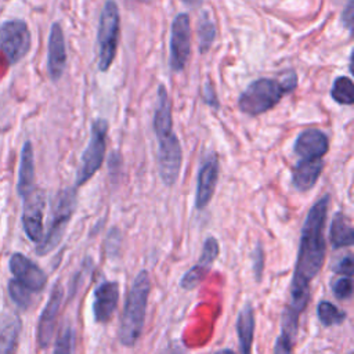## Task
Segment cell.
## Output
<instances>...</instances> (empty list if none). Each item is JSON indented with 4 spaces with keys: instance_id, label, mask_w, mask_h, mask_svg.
<instances>
[{
    "instance_id": "6da1fadb",
    "label": "cell",
    "mask_w": 354,
    "mask_h": 354,
    "mask_svg": "<svg viewBox=\"0 0 354 354\" xmlns=\"http://www.w3.org/2000/svg\"><path fill=\"white\" fill-rule=\"evenodd\" d=\"M329 206V195L321 196L307 212L304 218L297 259L295 264V271L290 282L289 301L283 313L300 318L301 313L307 307L310 299V283L321 271L325 254V223Z\"/></svg>"
},
{
    "instance_id": "7a4b0ae2",
    "label": "cell",
    "mask_w": 354,
    "mask_h": 354,
    "mask_svg": "<svg viewBox=\"0 0 354 354\" xmlns=\"http://www.w3.org/2000/svg\"><path fill=\"white\" fill-rule=\"evenodd\" d=\"M297 86V75L293 71L285 72L279 79L260 77L253 80L239 95V109L250 116H259L272 109L285 94L292 93Z\"/></svg>"
},
{
    "instance_id": "3957f363",
    "label": "cell",
    "mask_w": 354,
    "mask_h": 354,
    "mask_svg": "<svg viewBox=\"0 0 354 354\" xmlns=\"http://www.w3.org/2000/svg\"><path fill=\"white\" fill-rule=\"evenodd\" d=\"M149 292H151L149 274L147 270H141L134 277V281L127 293L124 308L120 317L119 342L126 347L134 346L141 336Z\"/></svg>"
},
{
    "instance_id": "277c9868",
    "label": "cell",
    "mask_w": 354,
    "mask_h": 354,
    "mask_svg": "<svg viewBox=\"0 0 354 354\" xmlns=\"http://www.w3.org/2000/svg\"><path fill=\"white\" fill-rule=\"evenodd\" d=\"M75 209H76V188L68 187L59 191L53 205L48 230L43 235L41 241L37 243V248H36L37 254L44 256L58 246L72 218Z\"/></svg>"
},
{
    "instance_id": "5b68a950",
    "label": "cell",
    "mask_w": 354,
    "mask_h": 354,
    "mask_svg": "<svg viewBox=\"0 0 354 354\" xmlns=\"http://www.w3.org/2000/svg\"><path fill=\"white\" fill-rule=\"evenodd\" d=\"M119 7L115 0H106L98 22L97 43H98V69L106 72L116 55L119 39Z\"/></svg>"
},
{
    "instance_id": "8992f818",
    "label": "cell",
    "mask_w": 354,
    "mask_h": 354,
    "mask_svg": "<svg viewBox=\"0 0 354 354\" xmlns=\"http://www.w3.org/2000/svg\"><path fill=\"white\" fill-rule=\"evenodd\" d=\"M108 133V122L105 119H95L91 124L88 144L82 153V162L76 174V187L87 183L101 167L105 158V138Z\"/></svg>"
},
{
    "instance_id": "52a82bcc",
    "label": "cell",
    "mask_w": 354,
    "mask_h": 354,
    "mask_svg": "<svg viewBox=\"0 0 354 354\" xmlns=\"http://www.w3.org/2000/svg\"><path fill=\"white\" fill-rule=\"evenodd\" d=\"M30 46V30L24 19H8L0 25V50L10 65L18 64Z\"/></svg>"
},
{
    "instance_id": "ba28073f",
    "label": "cell",
    "mask_w": 354,
    "mask_h": 354,
    "mask_svg": "<svg viewBox=\"0 0 354 354\" xmlns=\"http://www.w3.org/2000/svg\"><path fill=\"white\" fill-rule=\"evenodd\" d=\"M159 149H158V167L162 181L171 187L180 174L183 165V149L181 144L174 134L173 129L156 134Z\"/></svg>"
},
{
    "instance_id": "9c48e42d",
    "label": "cell",
    "mask_w": 354,
    "mask_h": 354,
    "mask_svg": "<svg viewBox=\"0 0 354 354\" xmlns=\"http://www.w3.org/2000/svg\"><path fill=\"white\" fill-rule=\"evenodd\" d=\"M191 53V25L189 15L180 12L174 17L170 32L169 66L173 72H181Z\"/></svg>"
},
{
    "instance_id": "30bf717a",
    "label": "cell",
    "mask_w": 354,
    "mask_h": 354,
    "mask_svg": "<svg viewBox=\"0 0 354 354\" xmlns=\"http://www.w3.org/2000/svg\"><path fill=\"white\" fill-rule=\"evenodd\" d=\"M22 201H24V210H22L24 231L32 242L39 243L44 235L43 216H44V207H46V195L41 189L35 188Z\"/></svg>"
},
{
    "instance_id": "8fae6325",
    "label": "cell",
    "mask_w": 354,
    "mask_h": 354,
    "mask_svg": "<svg viewBox=\"0 0 354 354\" xmlns=\"http://www.w3.org/2000/svg\"><path fill=\"white\" fill-rule=\"evenodd\" d=\"M62 299H64V288L59 282H57L53 286L50 297L39 317L36 337L40 348H47L53 340Z\"/></svg>"
},
{
    "instance_id": "7c38bea8",
    "label": "cell",
    "mask_w": 354,
    "mask_h": 354,
    "mask_svg": "<svg viewBox=\"0 0 354 354\" xmlns=\"http://www.w3.org/2000/svg\"><path fill=\"white\" fill-rule=\"evenodd\" d=\"M8 267L11 274L14 275V279L22 283L32 293L43 290V288L47 283L46 272L29 257H26L19 252L11 254Z\"/></svg>"
},
{
    "instance_id": "4fadbf2b",
    "label": "cell",
    "mask_w": 354,
    "mask_h": 354,
    "mask_svg": "<svg viewBox=\"0 0 354 354\" xmlns=\"http://www.w3.org/2000/svg\"><path fill=\"white\" fill-rule=\"evenodd\" d=\"M218 252H220V248H218L217 239L214 236L206 238V241L203 242V246H202L199 260L195 263V266L192 268H189L183 275V278L180 281V286L185 290L195 289L212 270V266H213L214 260L217 259Z\"/></svg>"
},
{
    "instance_id": "5bb4252c",
    "label": "cell",
    "mask_w": 354,
    "mask_h": 354,
    "mask_svg": "<svg viewBox=\"0 0 354 354\" xmlns=\"http://www.w3.org/2000/svg\"><path fill=\"white\" fill-rule=\"evenodd\" d=\"M218 158L216 153H210L202 163L198 171V184L195 194V206L196 209H205L213 198L217 180H218Z\"/></svg>"
},
{
    "instance_id": "9a60e30c",
    "label": "cell",
    "mask_w": 354,
    "mask_h": 354,
    "mask_svg": "<svg viewBox=\"0 0 354 354\" xmlns=\"http://www.w3.org/2000/svg\"><path fill=\"white\" fill-rule=\"evenodd\" d=\"M119 303V285L115 281H104L94 289L93 315L98 324H106L115 314Z\"/></svg>"
},
{
    "instance_id": "2e32d148",
    "label": "cell",
    "mask_w": 354,
    "mask_h": 354,
    "mask_svg": "<svg viewBox=\"0 0 354 354\" xmlns=\"http://www.w3.org/2000/svg\"><path fill=\"white\" fill-rule=\"evenodd\" d=\"M47 48V72L53 82H58L66 65L65 37L64 30L58 22H54L51 25Z\"/></svg>"
},
{
    "instance_id": "e0dca14e",
    "label": "cell",
    "mask_w": 354,
    "mask_h": 354,
    "mask_svg": "<svg viewBox=\"0 0 354 354\" xmlns=\"http://www.w3.org/2000/svg\"><path fill=\"white\" fill-rule=\"evenodd\" d=\"M293 149L300 159H322L329 149V138L319 129H307L297 136Z\"/></svg>"
},
{
    "instance_id": "ac0fdd59",
    "label": "cell",
    "mask_w": 354,
    "mask_h": 354,
    "mask_svg": "<svg viewBox=\"0 0 354 354\" xmlns=\"http://www.w3.org/2000/svg\"><path fill=\"white\" fill-rule=\"evenodd\" d=\"M35 155L33 145L26 140L21 149L19 167H18V180H17V192L24 199L35 189Z\"/></svg>"
},
{
    "instance_id": "d6986e66",
    "label": "cell",
    "mask_w": 354,
    "mask_h": 354,
    "mask_svg": "<svg viewBox=\"0 0 354 354\" xmlns=\"http://www.w3.org/2000/svg\"><path fill=\"white\" fill-rule=\"evenodd\" d=\"M322 169H324L322 159H313V160L300 159L292 171L293 187L300 192L310 191L318 181Z\"/></svg>"
},
{
    "instance_id": "ffe728a7",
    "label": "cell",
    "mask_w": 354,
    "mask_h": 354,
    "mask_svg": "<svg viewBox=\"0 0 354 354\" xmlns=\"http://www.w3.org/2000/svg\"><path fill=\"white\" fill-rule=\"evenodd\" d=\"M22 324L17 314H4L0 319V354H15Z\"/></svg>"
},
{
    "instance_id": "44dd1931",
    "label": "cell",
    "mask_w": 354,
    "mask_h": 354,
    "mask_svg": "<svg viewBox=\"0 0 354 354\" xmlns=\"http://www.w3.org/2000/svg\"><path fill=\"white\" fill-rule=\"evenodd\" d=\"M236 335L239 340L241 354H252V343L254 335V310L250 303H246L239 311L236 319Z\"/></svg>"
},
{
    "instance_id": "7402d4cb",
    "label": "cell",
    "mask_w": 354,
    "mask_h": 354,
    "mask_svg": "<svg viewBox=\"0 0 354 354\" xmlns=\"http://www.w3.org/2000/svg\"><path fill=\"white\" fill-rule=\"evenodd\" d=\"M329 241L335 249L351 246L354 243V230L350 218L344 213H336L329 228Z\"/></svg>"
},
{
    "instance_id": "603a6c76",
    "label": "cell",
    "mask_w": 354,
    "mask_h": 354,
    "mask_svg": "<svg viewBox=\"0 0 354 354\" xmlns=\"http://www.w3.org/2000/svg\"><path fill=\"white\" fill-rule=\"evenodd\" d=\"M297 328H299V321L282 317L281 333L275 340L274 354H293V344H295Z\"/></svg>"
},
{
    "instance_id": "cb8c5ba5",
    "label": "cell",
    "mask_w": 354,
    "mask_h": 354,
    "mask_svg": "<svg viewBox=\"0 0 354 354\" xmlns=\"http://www.w3.org/2000/svg\"><path fill=\"white\" fill-rule=\"evenodd\" d=\"M198 39L199 51L205 54L213 44L216 39V26L207 11H203L198 19Z\"/></svg>"
},
{
    "instance_id": "d4e9b609",
    "label": "cell",
    "mask_w": 354,
    "mask_h": 354,
    "mask_svg": "<svg viewBox=\"0 0 354 354\" xmlns=\"http://www.w3.org/2000/svg\"><path fill=\"white\" fill-rule=\"evenodd\" d=\"M330 97L337 104L353 105L354 104V84H353V80L347 76L336 77L333 84H332V88H330Z\"/></svg>"
},
{
    "instance_id": "484cf974",
    "label": "cell",
    "mask_w": 354,
    "mask_h": 354,
    "mask_svg": "<svg viewBox=\"0 0 354 354\" xmlns=\"http://www.w3.org/2000/svg\"><path fill=\"white\" fill-rule=\"evenodd\" d=\"M317 317L324 326H332L342 324L346 319V313L340 311L330 301L322 300L317 306Z\"/></svg>"
},
{
    "instance_id": "4316f807",
    "label": "cell",
    "mask_w": 354,
    "mask_h": 354,
    "mask_svg": "<svg viewBox=\"0 0 354 354\" xmlns=\"http://www.w3.org/2000/svg\"><path fill=\"white\" fill-rule=\"evenodd\" d=\"M8 295L19 308H28V306L30 304L32 292L26 289L22 283H19L17 279L8 281Z\"/></svg>"
},
{
    "instance_id": "83f0119b",
    "label": "cell",
    "mask_w": 354,
    "mask_h": 354,
    "mask_svg": "<svg viewBox=\"0 0 354 354\" xmlns=\"http://www.w3.org/2000/svg\"><path fill=\"white\" fill-rule=\"evenodd\" d=\"M72 347H73V329L69 324H65L57 336L54 354H72Z\"/></svg>"
},
{
    "instance_id": "f1b7e54d",
    "label": "cell",
    "mask_w": 354,
    "mask_h": 354,
    "mask_svg": "<svg viewBox=\"0 0 354 354\" xmlns=\"http://www.w3.org/2000/svg\"><path fill=\"white\" fill-rule=\"evenodd\" d=\"M333 295L339 300H346L353 295V281L348 277H340L332 285Z\"/></svg>"
},
{
    "instance_id": "f546056e",
    "label": "cell",
    "mask_w": 354,
    "mask_h": 354,
    "mask_svg": "<svg viewBox=\"0 0 354 354\" xmlns=\"http://www.w3.org/2000/svg\"><path fill=\"white\" fill-rule=\"evenodd\" d=\"M252 257H253V272H254L256 281L260 282L261 275H263V270H264V252H263V248H261L260 243L253 250Z\"/></svg>"
},
{
    "instance_id": "4dcf8cb0",
    "label": "cell",
    "mask_w": 354,
    "mask_h": 354,
    "mask_svg": "<svg viewBox=\"0 0 354 354\" xmlns=\"http://www.w3.org/2000/svg\"><path fill=\"white\" fill-rule=\"evenodd\" d=\"M353 268H354V261H353V257L351 256H346L343 257L336 266H335V272L340 274L342 277H348L351 278L353 277Z\"/></svg>"
},
{
    "instance_id": "1f68e13d",
    "label": "cell",
    "mask_w": 354,
    "mask_h": 354,
    "mask_svg": "<svg viewBox=\"0 0 354 354\" xmlns=\"http://www.w3.org/2000/svg\"><path fill=\"white\" fill-rule=\"evenodd\" d=\"M202 97L205 100V102L209 105V106H213V108H218V98L216 95V91H214V87L212 84V82H206L205 83V87H203V91H202Z\"/></svg>"
},
{
    "instance_id": "d6a6232c",
    "label": "cell",
    "mask_w": 354,
    "mask_h": 354,
    "mask_svg": "<svg viewBox=\"0 0 354 354\" xmlns=\"http://www.w3.org/2000/svg\"><path fill=\"white\" fill-rule=\"evenodd\" d=\"M353 18H354V4H353V0H348V3L342 11V22L348 32L353 30Z\"/></svg>"
},
{
    "instance_id": "836d02e7",
    "label": "cell",
    "mask_w": 354,
    "mask_h": 354,
    "mask_svg": "<svg viewBox=\"0 0 354 354\" xmlns=\"http://www.w3.org/2000/svg\"><path fill=\"white\" fill-rule=\"evenodd\" d=\"M160 354H188L180 344H177V343H171V344H169L167 347H165L162 351H160Z\"/></svg>"
},
{
    "instance_id": "e575fe53",
    "label": "cell",
    "mask_w": 354,
    "mask_h": 354,
    "mask_svg": "<svg viewBox=\"0 0 354 354\" xmlns=\"http://www.w3.org/2000/svg\"><path fill=\"white\" fill-rule=\"evenodd\" d=\"M214 354H235V353L232 350H230V348H221V350L216 351Z\"/></svg>"
},
{
    "instance_id": "d590c367",
    "label": "cell",
    "mask_w": 354,
    "mask_h": 354,
    "mask_svg": "<svg viewBox=\"0 0 354 354\" xmlns=\"http://www.w3.org/2000/svg\"><path fill=\"white\" fill-rule=\"evenodd\" d=\"M183 1L187 4H191V6H198L201 3V0H183Z\"/></svg>"
}]
</instances>
